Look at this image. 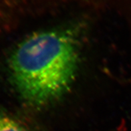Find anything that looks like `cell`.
I'll return each instance as SVG.
<instances>
[{
  "mask_svg": "<svg viewBox=\"0 0 131 131\" xmlns=\"http://www.w3.org/2000/svg\"><path fill=\"white\" fill-rule=\"evenodd\" d=\"M76 27L46 30L27 37L9 59L12 81L30 106H48L63 96L73 83L80 56Z\"/></svg>",
  "mask_w": 131,
  "mask_h": 131,
  "instance_id": "obj_1",
  "label": "cell"
},
{
  "mask_svg": "<svg viewBox=\"0 0 131 131\" xmlns=\"http://www.w3.org/2000/svg\"><path fill=\"white\" fill-rule=\"evenodd\" d=\"M0 131H32L18 120L0 111Z\"/></svg>",
  "mask_w": 131,
  "mask_h": 131,
  "instance_id": "obj_2",
  "label": "cell"
}]
</instances>
